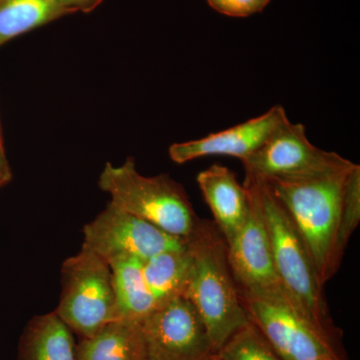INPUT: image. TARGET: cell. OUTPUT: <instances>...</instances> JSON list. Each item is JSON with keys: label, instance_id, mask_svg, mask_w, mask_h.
Wrapping results in <instances>:
<instances>
[{"label": "cell", "instance_id": "obj_19", "mask_svg": "<svg viewBox=\"0 0 360 360\" xmlns=\"http://www.w3.org/2000/svg\"><path fill=\"white\" fill-rule=\"evenodd\" d=\"M219 13L231 18H248L262 13L271 0H206Z\"/></svg>", "mask_w": 360, "mask_h": 360}, {"label": "cell", "instance_id": "obj_9", "mask_svg": "<svg viewBox=\"0 0 360 360\" xmlns=\"http://www.w3.org/2000/svg\"><path fill=\"white\" fill-rule=\"evenodd\" d=\"M341 155L310 142L302 123L288 122L276 129L255 153L241 161L246 180L307 174L335 162Z\"/></svg>", "mask_w": 360, "mask_h": 360}, {"label": "cell", "instance_id": "obj_14", "mask_svg": "<svg viewBox=\"0 0 360 360\" xmlns=\"http://www.w3.org/2000/svg\"><path fill=\"white\" fill-rule=\"evenodd\" d=\"M141 322L116 319L106 324L96 335L80 340L77 360H146Z\"/></svg>", "mask_w": 360, "mask_h": 360}, {"label": "cell", "instance_id": "obj_10", "mask_svg": "<svg viewBox=\"0 0 360 360\" xmlns=\"http://www.w3.org/2000/svg\"><path fill=\"white\" fill-rule=\"evenodd\" d=\"M288 120L283 106L274 105L264 115L236 127L195 141L174 143L168 153L170 160L177 165L210 155L232 156L243 161L255 153L270 135Z\"/></svg>", "mask_w": 360, "mask_h": 360}, {"label": "cell", "instance_id": "obj_12", "mask_svg": "<svg viewBox=\"0 0 360 360\" xmlns=\"http://www.w3.org/2000/svg\"><path fill=\"white\" fill-rule=\"evenodd\" d=\"M196 180L214 217V224L229 245L248 219L250 191L239 184L231 169L221 165H212L200 172Z\"/></svg>", "mask_w": 360, "mask_h": 360}, {"label": "cell", "instance_id": "obj_7", "mask_svg": "<svg viewBox=\"0 0 360 360\" xmlns=\"http://www.w3.org/2000/svg\"><path fill=\"white\" fill-rule=\"evenodd\" d=\"M84 245L108 264L120 257L144 260L163 251L182 250L186 238L172 236L108 202L96 219L85 225Z\"/></svg>", "mask_w": 360, "mask_h": 360}, {"label": "cell", "instance_id": "obj_15", "mask_svg": "<svg viewBox=\"0 0 360 360\" xmlns=\"http://www.w3.org/2000/svg\"><path fill=\"white\" fill-rule=\"evenodd\" d=\"M112 272L117 319L141 322L156 309L143 274V260L120 257L108 262Z\"/></svg>", "mask_w": 360, "mask_h": 360}, {"label": "cell", "instance_id": "obj_2", "mask_svg": "<svg viewBox=\"0 0 360 360\" xmlns=\"http://www.w3.org/2000/svg\"><path fill=\"white\" fill-rule=\"evenodd\" d=\"M191 265L182 297L205 322L215 354L248 321L229 259V246L214 222L198 220L186 238Z\"/></svg>", "mask_w": 360, "mask_h": 360}, {"label": "cell", "instance_id": "obj_22", "mask_svg": "<svg viewBox=\"0 0 360 360\" xmlns=\"http://www.w3.org/2000/svg\"><path fill=\"white\" fill-rule=\"evenodd\" d=\"M207 360H224V359H220L219 355L215 354H213L212 356H210V359H208Z\"/></svg>", "mask_w": 360, "mask_h": 360}, {"label": "cell", "instance_id": "obj_6", "mask_svg": "<svg viewBox=\"0 0 360 360\" xmlns=\"http://www.w3.org/2000/svg\"><path fill=\"white\" fill-rule=\"evenodd\" d=\"M63 291L54 310L72 333L90 338L117 319L110 264L82 245L77 255L63 262Z\"/></svg>", "mask_w": 360, "mask_h": 360}, {"label": "cell", "instance_id": "obj_18", "mask_svg": "<svg viewBox=\"0 0 360 360\" xmlns=\"http://www.w3.org/2000/svg\"><path fill=\"white\" fill-rule=\"evenodd\" d=\"M217 354L224 360H283L250 321L225 341Z\"/></svg>", "mask_w": 360, "mask_h": 360}, {"label": "cell", "instance_id": "obj_1", "mask_svg": "<svg viewBox=\"0 0 360 360\" xmlns=\"http://www.w3.org/2000/svg\"><path fill=\"white\" fill-rule=\"evenodd\" d=\"M262 181L288 213L307 246L321 285L340 269L338 231L352 194L360 191V167L341 158L307 174Z\"/></svg>", "mask_w": 360, "mask_h": 360}, {"label": "cell", "instance_id": "obj_8", "mask_svg": "<svg viewBox=\"0 0 360 360\" xmlns=\"http://www.w3.org/2000/svg\"><path fill=\"white\" fill-rule=\"evenodd\" d=\"M141 323L146 360H207L215 354L205 322L182 296L158 307Z\"/></svg>", "mask_w": 360, "mask_h": 360}, {"label": "cell", "instance_id": "obj_3", "mask_svg": "<svg viewBox=\"0 0 360 360\" xmlns=\"http://www.w3.org/2000/svg\"><path fill=\"white\" fill-rule=\"evenodd\" d=\"M248 321L257 326L283 360H345L340 336L322 328L283 283L238 288Z\"/></svg>", "mask_w": 360, "mask_h": 360}, {"label": "cell", "instance_id": "obj_4", "mask_svg": "<svg viewBox=\"0 0 360 360\" xmlns=\"http://www.w3.org/2000/svg\"><path fill=\"white\" fill-rule=\"evenodd\" d=\"M243 184L259 208L274 267L284 288L322 328L340 335L329 314L324 288L319 283L309 251L288 213L264 182L245 179Z\"/></svg>", "mask_w": 360, "mask_h": 360}, {"label": "cell", "instance_id": "obj_20", "mask_svg": "<svg viewBox=\"0 0 360 360\" xmlns=\"http://www.w3.org/2000/svg\"><path fill=\"white\" fill-rule=\"evenodd\" d=\"M61 4L73 13H90L96 11L104 0H60Z\"/></svg>", "mask_w": 360, "mask_h": 360}, {"label": "cell", "instance_id": "obj_11", "mask_svg": "<svg viewBox=\"0 0 360 360\" xmlns=\"http://www.w3.org/2000/svg\"><path fill=\"white\" fill-rule=\"evenodd\" d=\"M250 194L251 205L248 219L238 236L227 246L236 286L245 290H257L283 283L274 267L259 208L250 191Z\"/></svg>", "mask_w": 360, "mask_h": 360}, {"label": "cell", "instance_id": "obj_16", "mask_svg": "<svg viewBox=\"0 0 360 360\" xmlns=\"http://www.w3.org/2000/svg\"><path fill=\"white\" fill-rule=\"evenodd\" d=\"M191 265L186 246L167 250L143 260V274L156 309L184 295Z\"/></svg>", "mask_w": 360, "mask_h": 360}, {"label": "cell", "instance_id": "obj_5", "mask_svg": "<svg viewBox=\"0 0 360 360\" xmlns=\"http://www.w3.org/2000/svg\"><path fill=\"white\" fill-rule=\"evenodd\" d=\"M98 187L110 194L116 207L177 238H188L200 220L181 184L167 174L141 175L132 158L120 167L106 163Z\"/></svg>", "mask_w": 360, "mask_h": 360}, {"label": "cell", "instance_id": "obj_13", "mask_svg": "<svg viewBox=\"0 0 360 360\" xmlns=\"http://www.w3.org/2000/svg\"><path fill=\"white\" fill-rule=\"evenodd\" d=\"M72 331L56 312L28 322L18 345V360H77Z\"/></svg>", "mask_w": 360, "mask_h": 360}, {"label": "cell", "instance_id": "obj_17", "mask_svg": "<svg viewBox=\"0 0 360 360\" xmlns=\"http://www.w3.org/2000/svg\"><path fill=\"white\" fill-rule=\"evenodd\" d=\"M70 14L60 0H0V47Z\"/></svg>", "mask_w": 360, "mask_h": 360}, {"label": "cell", "instance_id": "obj_21", "mask_svg": "<svg viewBox=\"0 0 360 360\" xmlns=\"http://www.w3.org/2000/svg\"><path fill=\"white\" fill-rule=\"evenodd\" d=\"M13 177V170H11V165H9V161L7 160L4 137H2L1 134V127H0V191L11 184Z\"/></svg>", "mask_w": 360, "mask_h": 360}]
</instances>
